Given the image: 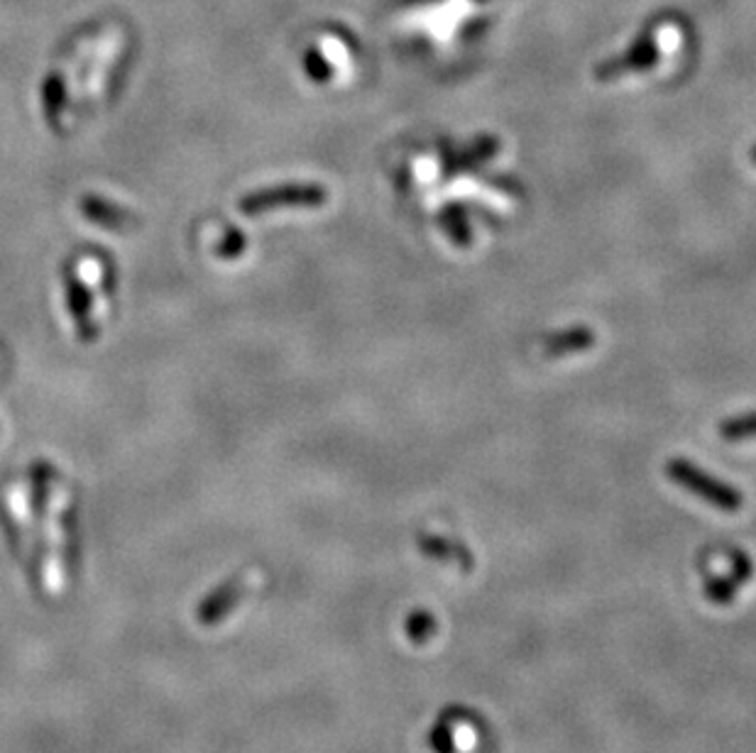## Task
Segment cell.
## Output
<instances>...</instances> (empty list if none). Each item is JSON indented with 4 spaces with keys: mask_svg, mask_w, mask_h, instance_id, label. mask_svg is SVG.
Here are the masks:
<instances>
[{
    "mask_svg": "<svg viewBox=\"0 0 756 753\" xmlns=\"http://www.w3.org/2000/svg\"><path fill=\"white\" fill-rule=\"evenodd\" d=\"M666 475L671 477V482H676L678 487L688 489L690 494H695V497H700L703 502H708L710 507L727 511V514L742 509L744 497L739 489H734L732 485H727V482L708 475V472L700 470L698 465L688 463V460H683V458L668 460Z\"/></svg>",
    "mask_w": 756,
    "mask_h": 753,
    "instance_id": "2",
    "label": "cell"
},
{
    "mask_svg": "<svg viewBox=\"0 0 756 753\" xmlns=\"http://www.w3.org/2000/svg\"><path fill=\"white\" fill-rule=\"evenodd\" d=\"M438 225H441L443 233L448 235V240L456 247L473 245V228H470L468 213H465V208L460 203H451V206L443 208L438 213Z\"/></svg>",
    "mask_w": 756,
    "mask_h": 753,
    "instance_id": "8",
    "label": "cell"
},
{
    "mask_svg": "<svg viewBox=\"0 0 756 753\" xmlns=\"http://www.w3.org/2000/svg\"><path fill=\"white\" fill-rule=\"evenodd\" d=\"M0 365H3V355H0Z\"/></svg>",
    "mask_w": 756,
    "mask_h": 753,
    "instance_id": "13",
    "label": "cell"
},
{
    "mask_svg": "<svg viewBox=\"0 0 756 753\" xmlns=\"http://www.w3.org/2000/svg\"><path fill=\"white\" fill-rule=\"evenodd\" d=\"M103 287H106V265L101 257L86 252L71 262L67 274V304L71 321L76 323V331L86 343L98 338V331L106 321L108 299Z\"/></svg>",
    "mask_w": 756,
    "mask_h": 753,
    "instance_id": "1",
    "label": "cell"
},
{
    "mask_svg": "<svg viewBox=\"0 0 756 753\" xmlns=\"http://www.w3.org/2000/svg\"><path fill=\"white\" fill-rule=\"evenodd\" d=\"M720 436L725 441H752V438H756V411L722 421Z\"/></svg>",
    "mask_w": 756,
    "mask_h": 753,
    "instance_id": "10",
    "label": "cell"
},
{
    "mask_svg": "<svg viewBox=\"0 0 756 753\" xmlns=\"http://www.w3.org/2000/svg\"><path fill=\"white\" fill-rule=\"evenodd\" d=\"M328 201V191L321 184H279L260 189L240 201V211L248 216H262L279 208H321Z\"/></svg>",
    "mask_w": 756,
    "mask_h": 753,
    "instance_id": "3",
    "label": "cell"
},
{
    "mask_svg": "<svg viewBox=\"0 0 756 753\" xmlns=\"http://www.w3.org/2000/svg\"><path fill=\"white\" fill-rule=\"evenodd\" d=\"M597 335L593 328L588 326H571L563 328V331H553L551 335H546L544 340V353L546 357H568L575 353H585V350L595 348Z\"/></svg>",
    "mask_w": 756,
    "mask_h": 753,
    "instance_id": "6",
    "label": "cell"
},
{
    "mask_svg": "<svg viewBox=\"0 0 756 753\" xmlns=\"http://www.w3.org/2000/svg\"><path fill=\"white\" fill-rule=\"evenodd\" d=\"M502 142L497 140L495 135H480L475 137L470 145H465L463 150L453 152L451 159L446 162V174L448 177H453V174H460V172H475V169H480L482 164L490 162L492 157L500 152Z\"/></svg>",
    "mask_w": 756,
    "mask_h": 753,
    "instance_id": "5",
    "label": "cell"
},
{
    "mask_svg": "<svg viewBox=\"0 0 756 753\" xmlns=\"http://www.w3.org/2000/svg\"><path fill=\"white\" fill-rule=\"evenodd\" d=\"M416 543H419L421 551H424L426 555H431V558L446 560V563H456L465 570L473 568V555L468 553V548L458 546V543L448 541V538L434 536V533H421V536L416 538Z\"/></svg>",
    "mask_w": 756,
    "mask_h": 753,
    "instance_id": "7",
    "label": "cell"
},
{
    "mask_svg": "<svg viewBox=\"0 0 756 753\" xmlns=\"http://www.w3.org/2000/svg\"><path fill=\"white\" fill-rule=\"evenodd\" d=\"M656 64H659V47H656V42L646 35V37H639V40L634 42V45L629 47L624 54L602 62L600 67H597L595 76L600 81H612V79H617V76L634 74V71H649V69H654Z\"/></svg>",
    "mask_w": 756,
    "mask_h": 753,
    "instance_id": "4",
    "label": "cell"
},
{
    "mask_svg": "<svg viewBox=\"0 0 756 753\" xmlns=\"http://www.w3.org/2000/svg\"><path fill=\"white\" fill-rule=\"evenodd\" d=\"M304 69H306V74H309L311 79L316 81V84H326V81L333 76L331 64H328L326 57H321L319 52H309V54H306V57H304Z\"/></svg>",
    "mask_w": 756,
    "mask_h": 753,
    "instance_id": "11",
    "label": "cell"
},
{
    "mask_svg": "<svg viewBox=\"0 0 756 753\" xmlns=\"http://www.w3.org/2000/svg\"><path fill=\"white\" fill-rule=\"evenodd\" d=\"M81 208H84V213L89 216V221L103 225V228L123 230V228H128L130 221H133V218L128 216V211H123L118 203L103 201L101 196H86L84 206Z\"/></svg>",
    "mask_w": 756,
    "mask_h": 753,
    "instance_id": "9",
    "label": "cell"
},
{
    "mask_svg": "<svg viewBox=\"0 0 756 753\" xmlns=\"http://www.w3.org/2000/svg\"><path fill=\"white\" fill-rule=\"evenodd\" d=\"M749 157H752V162L756 164V145L752 147V152H749Z\"/></svg>",
    "mask_w": 756,
    "mask_h": 753,
    "instance_id": "12",
    "label": "cell"
}]
</instances>
